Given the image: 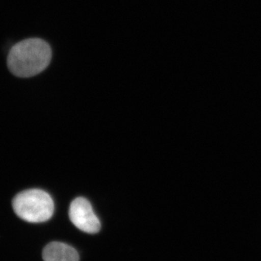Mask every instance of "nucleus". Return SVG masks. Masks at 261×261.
Here are the masks:
<instances>
[{
	"label": "nucleus",
	"instance_id": "nucleus-3",
	"mask_svg": "<svg viewBox=\"0 0 261 261\" xmlns=\"http://www.w3.org/2000/svg\"><path fill=\"white\" fill-rule=\"evenodd\" d=\"M69 219L80 230L94 234L101 229V222L94 213L91 203L83 197L76 198L69 206Z\"/></svg>",
	"mask_w": 261,
	"mask_h": 261
},
{
	"label": "nucleus",
	"instance_id": "nucleus-1",
	"mask_svg": "<svg viewBox=\"0 0 261 261\" xmlns=\"http://www.w3.org/2000/svg\"><path fill=\"white\" fill-rule=\"evenodd\" d=\"M52 59L49 44L40 38H29L14 45L8 55L10 71L20 78H30L47 69Z\"/></svg>",
	"mask_w": 261,
	"mask_h": 261
},
{
	"label": "nucleus",
	"instance_id": "nucleus-4",
	"mask_svg": "<svg viewBox=\"0 0 261 261\" xmlns=\"http://www.w3.org/2000/svg\"><path fill=\"white\" fill-rule=\"evenodd\" d=\"M44 261H80L79 254L73 247L61 242H52L42 251Z\"/></svg>",
	"mask_w": 261,
	"mask_h": 261
},
{
	"label": "nucleus",
	"instance_id": "nucleus-2",
	"mask_svg": "<svg viewBox=\"0 0 261 261\" xmlns=\"http://www.w3.org/2000/svg\"><path fill=\"white\" fill-rule=\"evenodd\" d=\"M12 205L18 217L32 223L47 222L55 212L52 197L47 192L37 189L18 194L13 200Z\"/></svg>",
	"mask_w": 261,
	"mask_h": 261
}]
</instances>
